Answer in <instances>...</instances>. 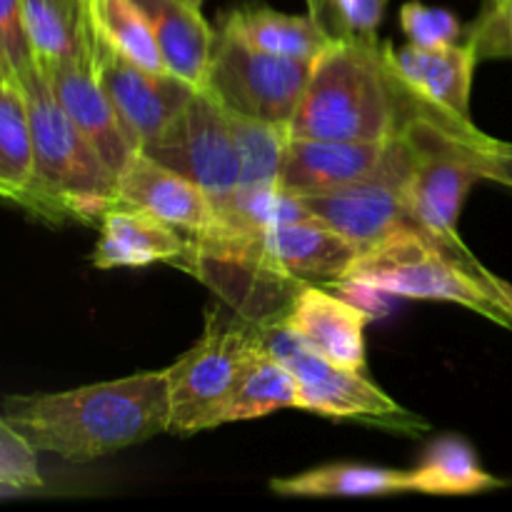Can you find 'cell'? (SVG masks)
<instances>
[{
	"mask_svg": "<svg viewBox=\"0 0 512 512\" xmlns=\"http://www.w3.org/2000/svg\"><path fill=\"white\" fill-rule=\"evenodd\" d=\"M20 85L33 133V183L25 210L50 223L100 225L118 203V175L75 128L38 68Z\"/></svg>",
	"mask_w": 512,
	"mask_h": 512,
	"instance_id": "277c9868",
	"label": "cell"
},
{
	"mask_svg": "<svg viewBox=\"0 0 512 512\" xmlns=\"http://www.w3.org/2000/svg\"><path fill=\"white\" fill-rule=\"evenodd\" d=\"M33 68V50L23 23V0H0V75L20 85Z\"/></svg>",
	"mask_w": 512,
	"mask_h": 512,
	"instance_id": "f1b7e54d",
	"label": "cell"
},
{
	"mask_svg": "<svg viewBox=\"0 0 512 512\" xmlns=\"http://www.w3.org/2000/svg\"><path fill=\"white\" fill-rule=\"evenodd\" d=\"M33 183V133L23 85L0 80V198L25 208Z\"/></svg>",
	"mask_w": 512,
	"mask_h": 512,
	"instance_id": "cb8c5ba5",
	"label": "cell"
},
{
	"mask_svg": "<svg viewBox=\"0 0 512 512\" xmlns=\"http://www.w3.org/2000/svg\"><path fill=\"white\" fill-rule=\"evenodd\" d=\"M390 65L398 78L433 108L470 120V90H473L475 65L480 63L470 43L445 45V48H420L408 43L393 48L385 43Z\"/></svg>",
	"mask_w": 512,
	"mask_h": 512,
	"instance_id": "2e32d148",
	"label": "cell"
},
{
	"mask_svg": "<svg viewBox=\"0 0 512 512\" xmlns=\"http://www.w3.org/2000/svg\"><path fill=\"white\" fill-rule=\"evenodd\" d=\"M90 53H93L95 75L138 150L158 138L165 125L198 90L173 73H153L140 68L95 35L90 40Z\"/></svg>",
	"mask_w": 512,
	"mask_h": 512,
	"instance_id": "8fae6325",
	"label": "cell"
},
{
	"mask_svg": "<svg viewBox=\"0 0 512 512\" xmlns=\"http://www.w3.org/2000/svg\"><path fill=\"white\" fill-rule=\"evenodd\" d=\"M410 150L403 133L388 140H325L290 135L278 183L293 195H313L370 178L395 180L405 188Z\"/></svg>",
	"mask_w": 512,
	"mask_h": 512,
	"instance_id": "30bf717a",
	"label": "cell"
},
{
	"mask_svg": "<svg viewBox=\"0 0 512 512\" xmlns=\"http://www.w3.org/2000/svg\"><path fill=\"white\" fill-rule=\"evenodd\" d=\"M408 480L410 493L423 495H478L505 488V480L490 475L473 445L458 435L433 440L420 463L408 470Z\"/></svg>",
	"mask_w": 512,
	"mask_h": 512,
	"instance_id": "7402d4cb",
	"label": "cell"
},
{
	"mask_svg": "<svg viewBox=\"0 0 512 512\" xmlns=\"http://www.w3.org/2000/svg\"><path fill=\"white\" fill-rule=\"evenodd\" d=\"M153 28L165 65L173 75L203 90L215 30L190 0H135Z\"/></svg>",
	"mask_w": 512,
	"mask_h": 512,
	"instance_id": "ac0fdd59",
	"label": "cell"
},
{
	"mask_svg": "<svg viewBox=\"0 0 512 512\" xmlns=\"http://www.w3.org/2000/svg\"><path fill=\"white\" fill-rule=\"evenodd\" d=\"M5 493H13V490H8V488H3V485H0V495H5Z\"/></svg>",
	"mask_w": 512,
	"mask_h": 512,
	"instance_id": "836d02e7",
	"label": "cell"
},
{
	"mask_svg": "<svg viewBox=\"0 0 512 512\" xmlns=\"http://www.w3.org/2000/svg\"><path fill=\"white\" fill-rule=\"evenodd\" d=\"M235 138H238L240 155H243V178L240 188H263L275 185L283 163L285 145H288V125L260 123V120L243 118L230 113Z\"/></svg>",
	"mask_w": 512,
	"mask_h": 512,
	"instance_id": "484cf974",
	"label": "cell"
},
{
	"mask_svg": "<svg viewBox=\"0 0 512 512\" xmlns=\"http://www.w3.org/2000/svg\"><path fill=\"white\" fill-rule=\"evenodd\" d=\"M140 153L193 180L213 205L228 200L243 178L233 120L208 90H195L163 133Z\"/></svg>",
	"mask_w": 512,
	"mask_h": 512,
	"instance_id": "9c48e42d",
	"label": "cell"
},
{
	"mask_svg": "<svg viewBox=\"0 0 512 512\" xmlns=\"http://www.w3.org/2000/svg\"><path fill=\"white\" fill-rule=\"evenodd\" d=\"M3 418L35 453L90 463L168 433V378L143 370L63 393L10 395Z\"/></svg>",
	"mask_w": 512,
	"mask_h": 512,
	"instance_id": "6da1fadb",
	"label": "cell"
},
{
	"mask_svg": "<svg viewBox=\"0 0 512 512\" xmlns=\"http://www.w3.org/2000/svg\"><path fill=\"white\" fill-rule=\"evenodd\" d=\"M190 238L165 220L115 203L100 220V238L93 250V265L100 270L145 268L150 263H175L188 250Z\"/></svg>",
	"mask_w": 512,
	"mask_h": 512,
	"instance_id": "e0dca14e",
	"label": "cell"
},
{
	"mask_svg": "<svg viewBox=\"0 0 512 512\" xmlns=\"http://www.w3.org/2000/svg\"><path fill=\"white\" fill-rule=\"evenodd\" d=\"M410 150L405 198L420 230L445 243L463 245L458 220L470 188L483 178L480 150L490 143L473 120H460L423 103L403 125Z\"/></svg>",
	"mask_w": 512,
	"mask_h": 512,
	"instance_id": "5b68a950",
	"label": "cell"
},
{
	"mask_svg": "<svg viewBox=\"0 0 512 512\" xmlns=\"http://www.w3.org/2000/svg\"><path fill=\"white\" fill-rule=\"evenodd\" d=\"M23 23L38 70L90 53L85 0H23Z\"/></svg>",
	"mask_w": 512,
	"mask_h": 512,
	"instance_id": "ffe728a7",
	"label": "cell"
},
{
	"mask_svg": "<svg viewBox=\"0 0 512 512\" xmlns=\"http://www.w3.org/2000/svg\"><path fill=\"white\" fill-rule=\"evenodd\" d=\"M90 30L98 40L153 73H170L153 28L135 0H85Z\"/></svg>",
	"mask_w": 512,
	"mask_h": 512,
	"instance_id": "d4e9b609",
	"label": "cell"
},
{
	"mask_svg": "<svg viewBox=\"0 0 512 512\" xmlns=\"http://www.w3.org/2000/svg\"><path fill=\"white\" fill-rule=\"evenodd\" d=\"M400 28L408 35V43L420 45V48H445L465 38L458 15L445 8L425 5L420 0H408L400 8Z\"/></svg>",
	"mask_w": 512,
	"mask_h": 512,
	"instance_id": "4316f807",
	"label": "cell"
},
{
	"mask_svg": "<svg viewBox=\"0 0 512 512\" xmlns=\"http://www.w3.org/2000/svg\"><path fill=\"white\" fill-rule=\"evenodd\" d=\"M190 3H193V5H198V8H200V5H203V0H190Z\"/></svg>",
	"mask_w": 512,
	"mask_h": 512,
	"instance_id": "e575fe53",
	"label": "cell"
},
{
	"mask_svg": "<svg viewBox=\"0 0 512 512\" xmlns=\"http://www.w3.org/2000/svg\"><path fill=\"white\" fill-rule=\"evenodd\" d=\"M490 280H493L495 290H498V295L505 300V305H508L510 313H512V283H508V280H503V278H498V275H490Z\"/></svg>",
	"mask_w": 512,
	"mask_h": 512,
	"instance_id": "d6a6232c",
	"label": "cell"
},
{
	"mask_svg": "<svg viewBox=\"0 0 512 512\" xmlns=\"http://www.w3.org/2000/svg\"><path fill=\"white\" fill-rule=\"evenodd\" d=\"M223 33L245 40L265 53L285 55V58L315 60L325 45L335 38L313 15H290L253 0L230 10L223 20Z\"/></svg>",
	"mask_w": 512,
	"mask_h": 512,
	"instance_id": "d6986e66",
	"label": "cell"
},
{
	"mask_svg": "<svg viewBox=\"0 0 512 512\" xmlns=\"http://www.w3.org/2000/svg\"><path fill=\"white\" fill-rule=\"evenodd\" d=\"M463 40L478 60H512V0H485Z\"/></svg>",
	"mask_w": 512,
	"mask_h": 512,
	"instance_id": "83f0119b",
	"label": "cell"
},
{
	"mask_svg": "<svg viewBox=\"0 0 512 512\" xmlns=\"http://www.w3.org/2000/svg\"><path fill=\"white\" fill-rule=\"evenodd\" d=\"M258 323L208 310L198 343L165 368L170 398L168 433L193 435L223 425V410L250 355L258 350Z\"/></svg>",
	"mask_w": 512,
	"mask_h": 512,
	"instance_id": "52a82bcc",
	"label": "cell"
},
{
	"mask_svg": "<svg viewBox=\"0 0 512 512\" xmlns=\"http://www.w3.org/2000/svg\"><path fill=\"white\" fill-rule=\"evenodd\" d=\"M305 3H308V13L313 15L315 20H320V23H323L325 28H328L330 5H333V0H305Z\"/></svg>",
	"mask_w": 512,
	"mask_h": 512,
	"instance_id": "1f68e13d",
	"label": "cell"
},
{
	"mask_svg": "<svg viewBox=\"0 0 512 512\" xmlns=\"http://www.w3.org/2000/svg\"><path fill=\"white\" fill-rule=\"evenodd\" d=\"M390 0H333L328 28L333 35L378 40V28Z\"/></svg>",
	"mask_w": 512,
	"mask_h": 512,
	"instance_id": "f546056e",
	"label": "cell"
},
{
	"mask_svg": "<svg viewBox=\"0 0 512 512\" xmlns=\"http://www.w3.org/2000/svg\"><path fill=\"white\" fill-rule=\"evenodd\" d=\"M0 80H3V75H0Z\"/></svg>",
	"mask_w": 512,
	"mask_h": 512,
	"instance_id": "d590c367",
	"label": "cell"
},
{
	"mask_svg": "<svg viewBox=\"0 0 512 512\" xmlns=\"http://www.w3.org/2000/svg\"><path fill=\"white\" fill-rule=\"evenodd\" d=\"M303 410V393L295 375L258 345L240 373L238 385L223 410V425L265 418L278 410Z\"/></svg>",
	"mask_w": 512,
	"mask_h": 512,
	"instance_id": "603a6c76",
	"label": "cell"
},
{
	"mask_svg": "<svg viewBox=\"0 0 512 512\" xmlns=\"http://www.w3.org/2000/svg\"><path fill=\"white\" fill-rule=\"evenodd\" d=\"M118 203L145 210L188 238H205L218 228L213 200L193 180L140 150L118 173Z\"/></svg>",
	"mask_w": 512,
	"mask_h": 512,
	"instance_id": "9a60e30c",
	"label": "cell"
},
{
	"mask_svg": "<svg viewBox=\"0 0 512 512\" xmlns=\"http://www.w3.org/2000/svg\"><path fill=\"white\" fill-rule=\"evenodd\" d=\"M260 343L295 375L305 413L333 420H355L400 435L428 433V420L395 403L368 373L333 363L278 320L258 323Z\"/></svg>",
	"mask_w": 512,
	"mask_h": 512,
	"instance_id": "8992f818",
	"label": "cell"
},
{
	"mask_svg": "<svg viewBox=\"0 0 512 512\" xmlns=\"http://www.w3.org/2000/svg\"><path fill=\"white\" fill-rule=\"evenodd\" d=\"M313 60L265 53L230 33H215L208 75V90L228 113L260 123L290 125Z\"/></svg>",
	"mask_w": 512,
	"mask_h": 512,
	"instance_id": "ba28073f",
	"label": "cell"
},
{
	"mask_svg": "<svg viewBox=\"0 0 512 512\" xmlns=\"http://www.w3.org/2000/svg\"><path fill=\"white\" fill-rule=\"evenodd\" d=\"M480 170H483L485 180L512 188V143L503 140H490L483 150H480Z\"/></svg>",
	"mask_w": 512,
	"mask_h": 512,
	"instance_id": "4dcf8cb0",
	"label": "cell"
},
{
	"mask_svg": "<svg viewBox=\"0 0 512 512\" xmlns=\"http://www.w3.org/2000/svg\"><path fill=\"white\" fill-rule=\"evenodd\" d=\"M270 490L283 498H378L410 493L408 470L363 463H333L290 478L270 480Z\"/></svg>",
	"mask_w": 512,
	"mask_h": 512,
	"instance_id": "44dd1931",
	"label": "cell"
},
{
	"mask_svg": "<svg viewBox=\"0 0 512 512\" xmlns=\"http://www.w3.org/2000/svg\"><path fill=\"white\" fill-rule=\"evenodd\" d=\"M40 73L48 80L55 100L63 105L75 128L90 140L105 165L118 175L128 165V160L138 153V148L120 123L113 103L95 75L93 53L63 60Z\"/></svg>",
	"mask_w": 512,
	"mask_h": 512,
	"instance_id": "4fadbf2b",
	"label": "cell"
},
{
	"mask_svg": "<svg viewBox=\"0 0 512 512\" xmlns=\"http://www.w3.org/2000/svg\"><path fill=\"white\" fill-rule=\"evenodd\" d=\"M423 103L398 78L385 43L335 35L310 63L288 133L325 140H388Z\"/></svg>",
	"mask_w": 512,
	"mask_h": 512,
	"instance_id": "7a4b0ae2",
	"label": "cell"
},
{
	"mask_svg": "<svg viewBox=\"0 0 512 512\" xmlns=\"http://www.w3.org/2000/svg\"><path fill=\"white\" fill-rule=\"evenodd\" d=\"M313 218L363 250L403 230H420L405 188L388 178H370L325 193L300 195ZM425 233V230H423Z\"/></svg>",
	"mask_w": 512,
	"mask_h": 512,
	"instance_id": "7c38bea8",
	"label": "cell"
},
{
	"mask_svg": "<svg viewBox=\"0 0 512 512\" xmlns=\"http://www.w3.org/2000/svg\"><path fill=\"white\" fill-rule=\"evenodd\" d=\"M490 270L463 245L423 230H403L358 253L333 290L458 303L500 328L512 330V313L495 290Z\"/></svg>",
	"mask_w": 512,
	"mask_h": 512,
	"instance_id": "3957f363",
	"label": "cell"
},
{
	"mask_svg": "<svg viewBox=\"0 0 512 512\" xmlns=\"http://www.w3.org/2000/svg\"><path fill=\"white\" fill-rule=\"evenodd\" d=\"M373 310L358 300L335 295L328 285H305L290 300L280 323L288 325L303 343L343 368H365V328Z\"/></svg>",
	"mask_w": 512,
	"mask_h": 512,
	"instance_id": "5bb4252c",
	"label": "cell"
}]
</instances>
